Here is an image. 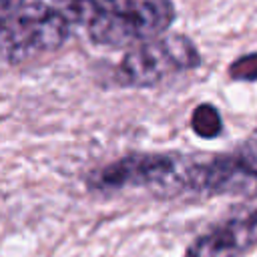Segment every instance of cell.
Segmentation results:
<instances>
[{"label": "cell", "instance_id": "3957f363", "mask_svg": "<svg viewBox=\"0 0 257 257\" xmlns=\"http://www.w3.org/2000/svg\"><path fill=\"white\" fill-rule=\"evenodd\" d=\"M191 159L193 157L165 153H133L92 173L88 185L96 191H185V177Z\"/></svg>", "mask_w": 257, "mask_h": 257}, {"label": "cell", "instance_id": "5b68a950", "mask_svg": "<svg viewBox=\"0 0 257 257\" xmlns=\"http://www.w3.org/2000/svg\"><path fill=\"white\" fill-rule=\"evenodd\" d=\"M185 189L207 195L257 193V141H245L235 151L205 161L191 159Z\"/></svg>", "mask_w": 257, "mask_h": 257}, {"label": "cell", "instance_id": "277c9868", "mask_svg": "<svg viewBox=\"0 0 257 257\" xmlns=\"http://www.w3.org/2000/svg\"><path fill=\"white\" fill-rule=\"evenodd\" d=\"M173 0H133L124 14H96L86 26L90 42L122 48L159 38L175 22Z\"/></svg>", "mask_w": 257, "mask_h": 257}, {"label": "cell", "instance_id": "52a82bcc", "mask_svg": "<svg viewBox=\"0 0 257 257\" xmlns=\"http://www.w3.org/2000/svg\"><path fill=\"white\" fill-rule=\"evenodd\" d=\"M191 128L201 139L219 137L223 133V120H221L219 110L209 102H201L199 106H195L191 114Z\"/></svg>", "mask_w": 257, "mask_h": 257}, {"label": "cell", "instance_id": "8992f818", "mask_svg": "<svg viewBox=\"0 0 257 257\" xmlns=\"http://www.w3.org/2000/svg\"><path fill=\"white\" fill-rule=\"evenodd\" d=\"M257 243V199L237 207L215 229L201 235L185 257H239Z\"/></svg>", "mask_w": 257, "mask_h": 257}, {"label": "cell", "instance_id": "8fae6325", "mask_svg": "<svg viewBox=\"0 0 257 257\" xmlns=\"http://www.w3.org/2000/svg\"><path fill=\"white\" fill-rule=\"evenodd\" d=\"M26 0H0V12H2V18L10 16L14 10H18Z\"/></svg>", "mask_w": 257, "mask_h": 257}, {"label": "cell", "instance_id": "7a4b0ae2", "mask_svg": "<svg viewBox=\"0 0 257 257\" xmlns=\"http://www.w3.org/2000/svg\"><path fill=\"white\" fill-rule=\"evenodd\" d=\"M201 66V52L185 34H169L139 42L116 66L114 78L120 86L149 88L175 72Z\"/></svg>", "mask_w": 257, "mask_h": 257}, {"label": "cell", "instance_id": "6da1fadb", "mask_svg": "<svg viewBox=\"0 0 257 257\" xmlns=\"http://www.w3.org/2000/svg\"><path fill=\"white\" fill-rule=\"evenodd\" d=\"M68 18L42 0H28L2 18V56L6 64H20L42 52L58 50L70 36Z\"/></svg>", "mask_w": 257, "mask_h": 257}, {"label": "cell", "instance_id": "30bf717a", "mask_svg": "<svg viewBox=\"0 0 257 257\" xmlns=\"http://www.w3.org/2000/svg\"><path fill=\"white\" fill-rule=\"evenodd\" d=\"M92 4L96 6V14H124L133 0H92Z\"/></svg>", "mask_w": 257, "mask_h": 257}, {"label": "cell", "instance_id": "9c48e42d", "mask_svg": "<svg viewBox=\"0 0 257 257\" xmlns=\"http://www.w3.org/2000/svg\"><path fill=\"white\" fill-rule=\"evenodd\" d=\"M229 76L233 80H241V82L257 80V52H249V54L235 58L229 64Z\"/></svg>", "mask_w": 257, "mask_h": 257}, {"label": "cell", "instance_id": "ba28073f", "mask_svg": "<svg viewBox=\"0 0 257 257\" xmlns=\"http://www.w3.org/2000/svg\"><path fill=\"white\" fill-rule=\"evenodd\" d=\"M50 4L58 8L72 26H80V24L88 26L98 12L92 0H50Z\"/></svg>", "mask_w": 257, "mask_h": 257}]
</instances>
